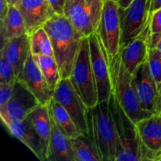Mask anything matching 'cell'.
<instances>
[{
    "label": "cell",
    "mask_w": 161,
    "mask_h": 161,
    "mask_svg": "<svg viewBox=\"0 0 161 161\" xmlns=\"http://www.w3.org/2000/svg\"><path fill=\"white\" fill-rule=\"evenodd\" d=\"M48 108L57 124L67 134L69 138H74L83 135L75 125L65 108L53 97L49 103Z\"/></svg>",
    "instance_id": "cell-22"
},
{
    "label": "cell",
    "mask_w": 161,
    "mask_h": 161,
    "mask_svg": "<svg viewBox=\"0 0 161 161\" xmlns=\"http://www.w3.org/2000/svg\"><path fill=\"white\" fill-rule=\"evenodd\" d=\"M12 136L25 145L37 159L47 160V148L31 124L28 117L19 121H12L6 127Z\"/></svg>",
    "instance_id": "cell-15"
},
{
    "label": "cell",
    "mask_w": 161,
    "mask_h": 161,
    "mask_svg": "<svg viewBox=\"0 0 161 161\" xmlns=\"http://www.w3.org/2000/svg\"><path fill=\"white\" fill-rule=\"evenodd\" d=\"M28 34L25 20L16 5H10L6 17L0 21L2 44L8 39Z\"/></svg>",
    "instance_id": "cell-20"
},
{
    "label": "cell",
    "mask_w": 161,
    "mask_h": 161,
    "mask_svg": "<svg viewBox=\"0 0 161 161\" xmlns=\"http://www.w3.org/2000/svg\"><path fill=\"white\" fill-rule=\"evenodd\" d=\"M17 79L26 85L41 105H48L53 99V91L50 88L43 74L39 69L31 50L25 63L23 70Z\"/></svg>",
    "instance_id": "cell-14"
},
{
    "label": "cell",
    "mask_w": 161,
    "mask_h": 161,
    "mask_svg": "<svg viewBox=\"0 0 161 161\" xmlns=\"http://www.w3.org/2000/svg\"><path fill=\"white\" fill-rule=\"evenodd\" d=\"M53 47L61 78H69L80 44L85 38L64 14H53L43 25Z\"/></svg>",
    "instance_id": "cell-1"
},
{
    "label": "cell",
    "mask_w": 161,
    "mask_h": 161,
    "mask_svg": "<svg viewBox=\"0 0 161 161\" xmlns=\"http://www.w3.org/2000/svg\"><path fill=\"white\" fill-rule=\"evenodd\" d=\"M91 61L97 84L98 103L109 102L113 93L110 63L107 52L97 32L88 36Z\"/></svg>",
    "instance_id": "cell-8"
},
{
    "label": "cell",
    "mask_w": 161,
    "mask_h": 161,
    "mask_svg": "<svg viewBox=\"0 0 161 161\" xmlns=\"http://www.w3.org/2000/svg\"><path fill=\"white\" fill-rule=\"evenodd\" d=\"M136 126L142 146V161L158 160L161 156V114H153Z\"/></svg>",
    "instance_id": "cell-13"
},
{
    "label": "cell",
    "mask_w": 161,
    "mask_h": 161,
    "mask_svg": "<svg viewBox=\"0 0 161 161\" xmlns=\"http://www.w3.org/2000/svg\"><path fill=\"white\" fill-rule=\"evenodd\" d=\"M53 98L65 108L80 131L87 136L89 108L75 91L70 79H61L53 91Z\"/></svg>",
    "instance_id": "cell-10"
},
{
    "label": "cell",
    "mask_w": 161,
    "mask_h": 161,
    "mask_svg": "<svg viewBox=\"0 0 161 161\" xmlns=\"http://www.w3.org/2000/svg\"><path fill=\"white\" fill-rule=\"evenodd\" d=\"M7 1L10 5H16V6H17V3H18V2H19V0H7Z\"/></svg>",
    "instance_id": "cell-34"
},
{
    "label": "cell",
    "mask_w": 161,
    "mask_h": 161,
    "mask_svg": "<svg viewBox=\"0 0 161 161\" xmlns=\"http://www.w3.org/2000/svg\"><path fill=\"white\" fill-rule=\"evenodd\" d=\"M109 105L118 139L116 161H142V146L136 124L124 112L114 92Z\"/></svg>",
    "instance_id": "cell-4"
},
{
    "label": "cell",
    "mask_w": 161,
    "mask_h": 161,
    "mask_svg": "<svg viewBox=\"0 0 161 161\" xmlns=\"http://www.w3.org/2000/svg\"><path fill=\"white\" fill-rule=\"evenodd\" d=\"M151 0H133L127 8L119 7L120 47L142 34L150 25Z\"/></svg>",
    "instance_id": "cell-7"
},
{
    "label": "cell",
    "mask_w": 161,
    "mask_h": 161,
    "mask_svg": "<svg viewBox=\"0 0 161 161\" xmlns=\"http://www.w3.org/2000/svg\"><path fill=\"white\" fill-rule=\"evenodd\" d=\"M97 33L110 61L119 53L120 50L121 25L119 6L117 2L104 0L102 17Z\"/></svg>",
    "instance_id": "cell-9"
},
{
    "label": "cell",
    "mask_w": 161,
    "mask_h": 161,
    "mask_svg": "<svg viewBox=\"0 0 161 161\" xmlns=\"http://www.w3.org/2000/svg\"><path fill=\"white\" fill-rule=\"evenodd\" d=\"M35 60L39 66V69L43 74L50 88L54 91L59 82L61 81V75L59 67L53 56L45 55H34Z\"/></svg>",
    "instance_id": "cell-24"
},
{
    "label": "cell",
    "mask_w": 161,
    "mask_h": 161,
    "mask_svg": "<svg viewBox=\"0 0 161 161\" xmlns=\"http://www.w3.org/2000/svg\"><path fill=\"white\" fill-rule=\"evenodd\" d=\"M75 161H101L97 151L87 136L82 135L71 138Z\"/></svg>",
    "instance_id": "cell-23"
},
{
    "label": "cell",
    "mask_w": 161,
    "mask_h": 161,
    "mask_svg": "<svg viewBox=\"0 0 161 161\" xmlns=\"http://www.w3.org/2000/svg\"><path fill=\"white\" fill-rule=\"evenodd\" d=\"M30 36V50L33 55L53 56L51 41L43 27L32 31Z\"/></svg>",
    "instance_id": "cell-25"
},
{
    "label": "cell",
    "mask_w": 161,
    "mask_h": 161,
    "mask_svg": "<svg viewBox=\"0 0 161 161\" xmlns=\"http://www.w3.org/2000/svg\"><path fill=\"white\" fill-rule=\"evenodd\" d=\"M150 30L152 34L161 35V8L152 14Z\"/></svg>",
    "instance_id": "cell-29"
},
{
    "label": "cell",
    "mask_w": 161,
    "mask_h": 161,
    "mask_svg": "<svg viewBox=\"0 0 161 161\" xmlns=\"http://www.w3.org/2000/svg\"><path fill=\"white\" fill-rule=\"evenodd\" d=\"M30 51L29 34L8 39L1 45L0 53H3L12 64L18 77L23 70L24 65Z\"/></svg>",
    "instance_id": "cell-19"
},
{
    "label": "cell",
    "mask_w": 161,
    "mask_h": 161,
    "mask_svg": "<svg viewBox=\"0 0 161 161\" xmlns=\"http://www.w3.org/2000/svg\"><path fill=\"white\" fill-rule=\"evenodd\" d=\"M133 75L135 89L142 108L153 114H159L160 93L149 70L148 61L142 64Z\"/></svg>",
    "instance_id": "cell-12"
},
{
    "label": "cell",
    "mask_w": 161,
    "mask_h": 161,
    "mask_svg": "<svg viewBox=\"0 0 161 161\" xmlns=\"http://www.w3.org/2000/svg\"><path fill=\"white\" fill-rule=\"evenodd\" d=\"M113 92L116 94L121 107L135 124L152 116L153 113L142 108L137 94L131 75L121 61L119 52L109 61Z\"/></svg>",
    "instance_id": "cell-3"
},
{
    "label": "cell",
    "mask_w": 161,
    "mask_h": 161,
    "mask_svg": "<svg viewBox=\"0 0 161 161\" xmlns=\"http://www.w3.org/2000/svg\"><path fill=\"white\" fill-rule=\"evenodd\" d=\"M158 89H159V91H160V93L161 94V84L160 86H158Z\"/></svg>",
    "instance_id": "cell-37"
},
{
    "label": "cell",
    "mask_w": 161,
    "mask_h": 161,
    "mask_svg": "<svg viewBox=\"0 0 161 161\" xmlns=\"http://www.w3.org/2000/svg\"><path fill=\"white\" fill-rule=\"evenodd\" d=\"M17 6L23 16L28 34L43 27L55 14L49 0H19Z\"/></svg>",
    "instance_id": "cell-17"
},
{
    "label": "cell",
    "mask_w": 161,
    "mask_h": 161,
    "mask_svg": "<svg viewBox=\"0 0 161 161\" xmlns=\"http://www.w3.org/2000/svg\"><path fill=\"white\" fill-rule=\"evenodd\" d=\"M16 82L0 83V115L6 113V108L9 102Z\"/></svg>",
    "instance_id": "cell-28"
},
{
    "label": "cell",
    "mask_w": 161,
    "mask_h": 161,
    "mask_svg": "<svg viewBox=\"0 0 161 161\" xmlns=\"http://www.w3.org/2000/svg\"><path fill=\"white\" fill-rule=\"evenodd\" d=\"M112 1H115V2H118L119 0H112Z\"/></svg>",
    "instance_id": "cell-38"
},
{
    "label": "cell",
    "mask_w": 161,
    "mask_h": 161,
    "mask_svg": "<svg viewBox=\"0 0 161 161\" xmlns=\"http://www.w3.org/2000/svg\"><path fill=\"white\" fill-rule=\"evenodd\" d=\"M69 79L75 91L88 108H93L98 104L97 84L91 66L88 37L83 38L82 40Z\"/></svg>",
    "instance_id": "cell-5"
},
{
    "label": "cell",
    "mask_w": 161,
    "mask_h": 161,
    "mask_svg": "<svg viewBox=\"0 0 161 161\" xmlns=\"http://www.w3.org/2000/svg\"><path fill=\"white\" fill-rule=\"evenodd\" d=\"M161 8V0H151V15Z\"/></svg>",
    "instance_id": "cell-32"
},
{
    "label": "cell",
    "mask_w": 161,
    "mask_h": 161,
    "mask_svg": "<svg viewBox=\"0 0 161 161\" xmlns=\"http://www.w3.org/2000/svg\"><path fill=\"white\" fill-rule=\"evenodd\" d=\"M159 114H161V94L160 97V103H159Z\"/></svg>",
    "instance_id": "cell-35"
},
{
    "label": "cell",
    "mask_w": 161,
    "mask_h": 161,
    "mask_svg": "<svg viewBox=\"0 0 161 161\" xmlns=\"http://www.w3.org/2000/svg\"><path fill=\"white\" fill-rule=\"evenodd\" d=\"M28 119L31 121L35 130L46 144L48 154L49 143L51 134V121L48 105H39L29 115Z\"/></svg>",
    "instance_id": "cell-21"
},
{
    "label": "cell",
    "mask_w": 161,
    "mask_h": 161,
    "mask_svg": "<svg viewBox=\"0 0 161 161\" xmlns=\"http://www.w3.org/2000/svg\"><path fill=\"white\" fill-rule=\"evenodd\" d=\"M9 4L7 0H0V21L6 17L9 9Z\"/></svg>",
    "instance_id": "cell-31"
},
{
    "label": "cell",
    "mask_w": 161,
    "mask_h": 161,
    "mask_svg": "<svg viewBox=\"0 0 161 161\" xmlns=\"http://www.w3.org/2000/svg\"><path fill=\"white\" fill-rule=\"evenodd\" d=\"M150 25L136 39L120 47L119 54L121 61L127 70L134 75L142 64L148 61L149 57V38Z\"/></svg>",
    "instance_id": "cell-16"
},
{
    "label": "cell",
    "mask_w": 161,
    "mask_h": 161,
    "mask_svg": "<svg viewBox=\"0 0 161 161\" xmlns=\"http://www.w3.org/2000/svg\"><path fill=\"white\" fill-rule=\"evenodd\" d=\"M66 0H49L55 14H64V6Z\"/></svg>",
    "instance_id": "cell-30"
},
{
    "label": "cell",
    "mask_w": 161,
    "mask_h": 161,
    "mask_svg": "<svg viewBox=\"0 0 161 161\" xmlns=\"http://www.w3.org/2000/svg\"><path fill=\"white\" fill-rule=\"evenodd\" d=\"M133 1V0H119L117 2L118 4H119V7L120 8H127L129 5L130 4V3Z\"/></svg>",
    "instance_id": "cell-33"
},
{
    "label": "cell",
    "mask_w": 161,
    "mask_h": 161,
    "mask_svg": "<svg viewBox=\"0 0 161 161\" xmlns=\"http://www.w3.org/2000/svg\"><path fill=\"white\" fill-rule=\"evenodd\" d=\"M17 80L14 66L0 53V83H14Z\"/></svg>",
    "instance_id": "cell-27"
},
{
    "label": "cell",
    "mask_w": 161,
    "mask_h": 161,
    "mask_svg": "<svg viewBox=\"0 0 161 161\" xmlns=\"http://www.w3.org/2000/svg\"><path fill=\"white\" fill-rule=\"evenodd\" d=\"M103 5L104 0H66L64 15L84 37H88L97 32Z\"/></svg>",
    "instance_id": "cell-6"
},
{
    "label": "cell",
    "mask_w": 161,
    "mask_h": 161,
    "mask_svg": "<svg viewBox=\"0 0 161 161\" xmlns=\"http://www.w3.org/2000/svg\"><path fill=\"white\" fill-rule=\"evenodd\" d=\"M50 114L51 134L49 143L47 160L48 161H75L72 151V140L67 134L58 126Z\"/></svg>",
    "instance_id": "cell-18"
},
{
    "label": "cell",
    "mask_w": 161,
    "mask_h": 161,
    "mask_svg": "<svg viewBox=\"0 0 161 161\" xmlns=\"http://www.w3.org/2000/svg\"><path fill=\"white\" fill-rule=\"evenodd\" d=\"M148 64L153 77L157 85L161 84V51L157 48H149Z\"/></svg>",
    "instance_id": "cell-26"
},
{
    "label": "cell",
    "mask_w": 161,
    "mask_h": 161,
    "mask_svg": "<svg viewBox=\"0 0 161 161\" xmlns=\"http://www.w3.org/2000/svg\"><path fill=\"white\" fill-rule=\"evenodd\" d=\"M88 135L101 161H116L118 139L109 102L98 103L88 112Z\"/></svg>",
    "instance_id": "cell-2"
},
{
    "label": "cell",
    "mask_w": 161,
    "mask_h": 161,
    "mask_svg": "<svg viewBox=\"0 0 161 161\" xmlns=\"http://www.w3.org/2000/svg\"><path fill=\"white\" fill-rule=\"evenodd\" d=\"M157 49H158V50H160V51H161V39H160V42H159L158 45H157Z\"/></svg>",
    "instance_id": "cell-36"
},
{
    "label": "cell",
    "mask_w": 161,
    "mask_h": 161,
    "mask_svg": "<svg viewBox=\"0 0 161 161\" xmlns=\"http://www.w3.org/2000/svg\"><path fill=\"white\" fill-rule=\"evenodd\" d=\"M40 105L39 100L26 85L17 79L14 84L12 96L6 108V113L0 115L3 124L7 127L12 121L25 119Z\"/></svg>",
    "instance_id": "cell-11"
}]
</instances>
